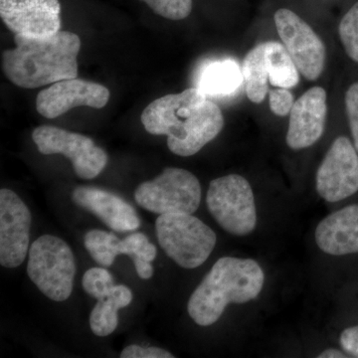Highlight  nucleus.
<instances>
[{"label":"nucleus","mask_w":358,"mask_h":358,"mask_svg":"<svg viewBox=\"0 0 358 358\" xmlns=\"http://www.w3.org/2000/svg\"><path fill=\"white\" fill-rule=\"evenodd\" d=\"M32 140L42 155H63L71 160L80 178H96L108 164V155L102 148L84 134L71 133L57 127H38Z\"/></svg>","instance_id":"nucleus-8"},{"label":"nucleus","mask_w":358,"mask_h":358,"mask_svg":"<svg viewBox=\"0 0 358 358\" xmlns=\"http://www.w3.org/2000/svg\"><path fill=\"white\" fill-rule=\"evenodd\" d=\"M134 268H136V274L143 280H148L154 275V267H152V262L148 261L134 260Z\"/></svg>","instance_id":"nucleus-31"},{"label":"nucleus","mask_w":358,"mask_h":358,"mask_svg":"<svg viewBox=\"0 0 358 358\" xmlns=\"http://www.w3.org/2000/svg\"><path fill=\"white\" fill-rule=\"evenodd\" d=\"M155 231L166 255L185 268L201 266L217 242L215 232L192 214H162L155 221Z\"/></svg>","instance_id":"nucleus-3"},{"label":"nucleus","mask_w":358,"mask_h":358,"mask_svg":"<svg viewBox=\"0 0 358 358\" xmlns=\"http://www.w3.org/2000/svg\"><path fill=\"white\" fill-rule=\"evenodd\" d=\"M72 199L75 204L93 213L115 232H129L141 226V219L134 206L108 190L80 186L73 192Z\"/></svg>","instance_id":"nucleus-15"},{"label":"nucleus","mask_w":358,"mask_h":358,"mask_svg":"<svg viewBox=\"0 0 358 358\" xmlns=\"http://www.w3.org/2000/svg\"><path fill=\"white\" fill-rule=\"evenodd\" d=\"M206 100L196 87L160 96L143 110L141 121L148 134L166 136L169 147L185 140Z\"/></svg>","instance_id":"nucleus-7"},{"label":"nucleus","mask_w":358,"mask_h":358,"mask_svg":"<svg viewBox=\"0 0 358 358\" xmlns=\"http://www.w3.org/2000/svg\"><path fill=\"white\" fill-rule=\"evenodd\" d=\"M0 16L15 35L47 37L60 31L59 0H0Z\"/></svg>","instance_id":"nucleus-13"},{"label":"nucleus","mask_w":358,"mask_h":358,"mask_svg":"<svg viewBox=\"0 0 358 358\" xmlns=\"http://www.w3.org/2000/svg\"><path fill=\"white\" fill-rule=\"evenodd\" d=\"M242 72L249 100L255 103H262L268 92L266 43L257 45L248 52L244 58Z\"/></svg>","instance_id":"nucleus-20"},{"label":"nucleus","mask_w":358,"mask_h":358,"mask_svg":"<svg viewBox=\"0 0 358 358\" xmlns=\"http://www.w3.org/2000/svg\"><path fill=\"white\" fill-rule=\"evenodd\" d=\"M82 286L84 291L96 301L103 300L115 286L114 278L105 268H91L85 273Z\"/></svg>","instance_id":"nucleus-24"},{"label":"nucleus","mask_w":358,"mask_h":358,"mask_svg":"<svg viewBox=\"0 0 358 358\" xmlns=\"http://www.w3.org/2000/svg\"><path fill=\"white\" fill-rule=\"evenodd\" d=\"M268 82L277 88L291 89L300 81V71L288 50L279 42H266Z\"/></svg>","instance_id":"nucleus-21"},{"label":"nucleus","mask_w":358,"mask_h":358,"mask_svg":"<svg viewBox=\"0 0 358 358\" xmlns=\"http://www.w3.org/2000/svg\"><path fill=\"white\" fill-rule=\"evenodd\" d=\"M338 31L346 54L358 63V1L343 16Z\"/></svg>","instance_id":"nucleus-25"},{"label":"nucleus","mask_w":358,"mask_h":358,"mask_svg":"<svg viewBox=\"0 0 358 358\" xmlns=\"http://www.w3.org/2000/svg\"><path fill=\"white\" fill-rule=\"evenodd\" d=\"M345 109L352 129L353 143L358 152V82L352 84L346 91Z\"/></svg>","instance_id":"nucleus-28"},{"label":"nucleus","mask_w":358,"mask_h":358,"mask_svg":"<svg viewBox=\"0 0 358 358\" xmlns=\"http://www.w3.org/2000/svg\"><path fill=\"white\" fill-rule=\"evenodd\" d=\"M134 200L152 213H188L199 209L201 185L190 171L167 167L159 176L141 183L134 192Z\"/></svg>","instance_id":"nucleus-5"},{"label":"nucleus","mask_w":358,"mask_h":358,"mask_svg":"<svg viewBox=\"0 0 358 358\" xmlns=\"http://www.w3.org/2000/svg\"><path fill=\"white\" fill-rule=\"evenodd\" d=\"M317 192L327 202H338L358 192V152L352 141L339 136L317 173Z\"/></svg>","instance_id":"nucleus-10"},{"label":"nucleus","mask_w":358,"mask_h":358,"mask_svg":"<svg viewBox=\"0 0 358 358\" xmlns=\"http://www.w3.org/2000/svg\"><path fill=\"white\" fill-rule=\"evenodd\" d=\"M15 48L2 53L7 79L23 89H37L78 76L81 39L76 33L59 31L47 37L14 35Z\"/></svg>","instance_id":"nucleus-1"},{"label":"nucleus","mask_w":358,"mask_h":358,"mask_svg":"<svg viewBox=\"0 0 358 358\" xmlns=\"http://www.w3.org/2000/svg\"><path fill=\"white\" fill-rule=\"evenodd\" d=\"M223 127L224 117L220 108L207 99L201 114L188 131L185 140L169 145V150L179 157H192L213 141Z\"/></svg>","instance_id":"nucleus-17"},{"label":"nucleus","mask_w":358,"mask_h":358,"mask_svg":"<svg viewBox=\"0 0 358 358\" xmlns=\"http://www.w3.org/2000/svg\"><path fill=\"white\" fill-rule=\"evenodd\" d=\"M271 110L275 115L286 117L289 115L294 103V96L289 89L277 88L268 91Z\"/></svg>","instance_id":"nucleus-27"},{"label":"nucleus","mask_w":358,"mask_h":358,"mask_svg":"<svg viewBox=\"0 0 358 358\" xmlns=\"http://www.w3.org/2000/svg\"><path fill=\"white\" fill-rule=\"evenodd\" d=\"M319 358H345L346 355H343L341 350H336V348H329L324 350V352L320 353Z\"/></svg>","instance_id":"nucleus-32"},{"label":"nucleus","mask_w":358,"mask_h":358,"mask_svg":"<svg viewBox=\"0 0 358 358\" xmlns=\"http://www.w3.org/2000/svg\"><path fill=\"white\" fill-rule=\"evenodd\" d=\"M244 82L242 68L233 59L211 61L204 65L197 78V87L211 96L234 95Z\"/></svg>","instance_id":"nucleus-18"},{"label":"nucleus","mask_w":358,"mask_h":358,"mask_svg":"<svg viewBox=\"0 0 358 358\" xmlns=\"http://www.w3.org/2000/svg\"><path fill=\"white\" fill-rule=\"evenodd\" d=\"M315 242L329 255L358 253V204L346 206L322 219L315 229Z\"/></svg>","instance_id":"nucleus-16"},{"label":"nucleus","mask_w":358,"mask_h":358,"mask_svg":"<svg viewBox=\"0 0 358 358\" xmlns=\"http://www.w3.org/2000/svg\"><path fill=\"white\" fill-rule=\"evenodd\" d=\"M110 100V91L103 85L86 80H62L40 92L36 110L46 119H55L77 107L103 109Z\"/></svg>","instance_id":"nucleus-12"},{"label":"nucleus","mask_w":358,"mask_h":358,"mask_svg":"<svg viewBox=\"0 0 358 358\" xmlns=\"http://www.w3.org/2000/svg\"><path fill=\"white\" fill-rule=\"evenodd\" d=\"M122 358H173V353L155 346L143 348L140 345H129L124 348L120 355Z\"/></svg>","instance_id":"nucleus-29"},{"label":"nucleus","mask_w":358,"mask_h":358,"mask_svg":"<svg viewBox=\"0 0 358 358\" xmlns=\"http://www.w3.org/2000/svg\"><path fill=\"white\" fill-rule=\"evenodd\" d=\"M208 210L226 232L245 236L255 229L257 210L254 193L246 178L229 174L214 179L206 195Z\"/></svg>","instance_id":"nucleus-6"},{"label":"nucleus","mask_w":358,"mask_h":358,"mask_svg":"<svg viewBox=\"0 0 358 358\" xmlns=\"http://www.w3.org/2000/svg\"><path fill=\"white\" fill-rule=\"evenodd\" d=\"M31 213L13 190H0V264L4 268L20 267L29 247Z\"/></svg>","instance_id":"nucleus-11"},{"label":"nucleus","mask_w":358,"mask_h":358,"mask_svg":"<svg viewBox=\"0 0 358 358\" xmlns=\"http://www.w3.org/2000/svg\"><path fill=\"white\" fill-rule=\"evenodd\" d=\"M275 28L282 45L303 77L315 81L326 63V47L312 27L298 14L287 8L275 13Z\"/></svg>","instance_id":"nucleus-9"},{"label":"nucleus","mask_w":358,"mask_h":358,"mask_svg":"<svg viewBox=\"0 0 358 358\" xmlns=\"http://www.w3.org/2000/svg\"><path fill=\"white\" fill-rule=\"evenodd\" d=\"M133 301V292L124 285H115L103 300L98 301L90 315V327L96 336H108L117 327V310L128 307Z\"/></svg>","instance_id":"nucleus-19"},{"label":"nucleus","mask_w":358,"mask_h":358,"mask_svg":"<svg viewBox=\"0 0 358 358\" xmlns=\"http://www.w3.org/2000/svg\"><path fill=\"white\" fill-rule=\"evenodd\" d=\"M339 341L346 352L358 358V326L345 329L341 334Z\"/></svg>","instance_id":"nucleus-30"},{"label":"nucleus","mask_w":358,"mask_h":358,"mask_svg":"<svg viewBox=\"0 0 358 358\" xmlns=\"http://www.w3.org/2000/svg\"><path fill=\"white\" fill-rule=\"evenodd\" d=\"M117 254L119 255H128L131 260L148 261L152 262L157 255V247L148 241V237L143 233H134L120 240L117 247Z\"/></svg>","instance_id":"nucleus-23"},{"label":"nucleus","mask_w":358,"mask_h":358,"mask_svg":"<svg viewBox=\"0 0 358 358\" xmlns=\"http://www.w3.org/2000/svg\"><path fill=\"white\" fill-rule=\"evenodd\" d=\"M265 275L252 259L223 257L214 264L187 303L188 315L195 324H215L229 303H248L262 291Z\"/></svg>","instance_id":"nucleus-2"},{"label":"nucleus","mask_w":358,"mask_h":358,"mask_svg":"<svg viewBox=\"0 0 358 358\" xmlns=\"http://www.w3.org/2000/svg\"><path fill=\"white\" fill-rule=\"evenodd\" d=\"M119 238L114 233L100 229L90 230L85 234V248L96 263L103 267H110L115 262Z\"/></svg>","instance_id":"nucleus-22"},{"label":"nucleus","mask_w":358,"mask_h":358,"mask_svg":"<svg viewBox=\"0 0 358 358\" xmlns=\"http://www.w3.org/2000/svg\"><path fill=\"white\" fill-rule=\"evenodd\" d=\"M76 271L74 254L64 240L46 234L30 247L28 277L50 300L60 303L70 298Z\"/></svg>","instance_id":"nucleus-4"},{"label":"nucleus","mask_w":358,"mask_h":358,"mask_svg":"<svg viewBox=\"0 0 358 358\" xmlns=\"http://www.w3.org/2000/svg\"><path fill=\"white\" fill-rule=\"evenodd\" d=\"M327 112L326 90L313 87L303 93L289 113V147L299 150L315 145L324 134Z\"/></svg>","instance_id":"nucleus-14"},{"label":"nucleus","mask_w":358,"mask_h":358,"mask_svg":"<svg viewBox=\"0 0 358 358\" xmlns=\"http://www.w3.org/2000/svg\"><path fill=\"white\" fill-rule=\"evenodd\" d=\"M157 15L169 20H182L190 15L193 0H143Z\"/></svg>","instance_id":"nucleus-26"}]
</instances>
